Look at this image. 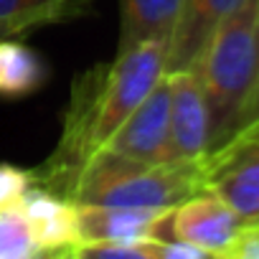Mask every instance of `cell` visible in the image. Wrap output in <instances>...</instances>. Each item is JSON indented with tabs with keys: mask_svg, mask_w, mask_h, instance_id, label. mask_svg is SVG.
<instances>
[{
	"mask_svg": "<svg viewBox=\"0 0 259 259\" xmlns=\"http://www.w3.org/2000/svg\"><path fill=\"white\" fill-rule=\"evenodd\" d=\"M165 71L168 44L143 41L124 51H117L109 64L94 66L92 71L81 74L74 81L59 148L33 181L61 173L89 158L92 153L104 150L114 133L124 124V119L165 76Z\"/></svg>",
	"mask_w": 259,
	"mask_h": 259,
	"instance_id": "obj_1",
	"label": "cell"
},
{
	"mask_svg": "<svg viewBox=\"0 0 259 259\" xmlns=\"http://www.w3.org/2000/svg\"><path fill=\"white\" fill-rule=\"evenodd\" d=\"M33 183L71 203L173 208L206 188V165L203 160L150 165L97 150L76 165Z\"/></svg>",
	"mask_w": 259,
	"mask_h": 259,
	"instance_id": "obj_2",
	"label": "cell"
},
{
	"mask_svg": "<svg viewBox=\"0 0 259 259\" xmlns=\"http://www.w3.org/2000/svg\"><path fill=\"white\" fill-rule=\"evenodd\" d=\"M196 71L208 107V153L229 143L244 114L259 74V0H241L208 38Z\"/></svg>",
	"mask_w": 259,
	"mask_h": 259,
	"instance_id": "obj_3",
	"label": "cell"
},
{
	"mask_svg": "<svg viewBox=\"0 0 259 259\" xmlns=\"http://www.w3.org/2000/svg\"><path fill=\"white\" fill-rule=\"evenodd\" d=\"M206 188L224 198L244 221H259V138L236 133L203 158Z\"/></svg>",
	"mask_w": 259,
	"mask_h": 259,
	"instance_id": "obj_4",
	"label": "cell"
},
{
	"mask_svg": "<svg viewBox=\"0 0 259 259\" xmlns=\"http://www.w3.org/2000/svg\"><path fill=\"white\" fill-rule=\"evenodd\" d=\"M244 219L213 191L203 188L173 208V236L198 246L208 259H229Z\"/></svg>",
	"mask_w": 259,
	"mask_h": 259,
	"instance_id": "obj_5",
	"label": "cell"
},
{
	"mask_svg": "<svg viewBox=\"0 0 259 259\" xmlns=\"http://www.w3.org/2000/svg\"><path fill=\"white\" fill-rule=\"evenodd\" d=\"M104 150L150 165L176 163L170 150V112L165 76L143 99V104L124 119V124L114 133Z\"/></svg>",
	"mask_w": 259,
	"mask_h": 259,
	"instance_id": "obj_6",
	"label": "cell"
},
{
	"mask_svg": "<svg viewBox=\"0 0 259 259\" xmlns=\"http://www.w3.org/2000/svg\"><path fill=\"white\" fill-rule=\"evenodd\" d=\"M170 150L176 163H196L208 155V107L196 66L165 71Z\"/></svg>",
	"mask_w": 259,
	"mask_h": 259,
	"instance_id": "obj_7",
	"label": "cell"
},
{
	"mask_svg": "<svg viewBox=\"0 0 259 259\" xmlns=\"http://www.w3.org/2000/svg\"><path fill=\"white\" fill-rule=\"evenodd\" d=\"M79 244L92 241H138V239H173V208H138V206H97L74 203Z\"/></svg>",
	"mask_w": 259,
	"mask_h": 259,
	"instance_id": "obj_8",
	"label": "cell"
},
{
	"mask_svg": "<svg viewBox=\"0 0 259 259\" xmlns=\"http://www.w3.org/2000/svg\"><path fill=\"white\" fill-rule=\"evenodd\" d=\"M21 206L28 219L33 241L38 246V254H66L79 244V229H76V206L44 188L31 183L21 193Z\"/></svg>",
	"mask_w": 259,
	"mask_h": 259,
	"instance_id": "obj_9",
	"label": "cell"
},
{
	"mask_svg": "<svg viewBox=\"0 0 259 259\" xmlns=\"http://www.w3.org/2000/svg\"><path fill=\"white\" fill-rule=\"evenodd\" d=\"M239 3L241 0H181V13L168 44V71L196 66L208 38Z\"/></svg>",
	"mask_w": 259,
	"mask_h": 259,
	"instance_id": "obj_10",
	"label": "cell"
},
{
	"mask_svg": "<svg viewBox=\"0 0 259 259\" xmlns=\"http://www.w3.org/2000/svg\"><path fill=\"white\" fill-rule=\"evenodd\" d=\"M181 0H119V38L117 51L143 41L170 44Z\"/></svg>",
	"mask_w": 259,
	"mask_h": 259,
	"instance_id": "obj_11",
	"label": "cell"
},
{
	"mask_svg": "<svg viewBox=\"0 0 259 259\" xmlns=\"http://www.w3.org/2000/svg\"><path fill=\"white\" fill-rule=\"evenodd\" d=\"M44 59L16 38H0V97H26L44 87Z\"/></svg>",
	"mask_w": 259,
	"mask_h": 259,
	"instance_id": "obj_12",
	"label": "cell"
},
{
	"mask_svg": "<svg viewBox=\"0 0 259 259\" xmlns=\"http://www.w3.org/2000/svg\"><path fill=\"white\" fill-rule=\"evenodd\" d=\"M89 6L92 0H0V21L21 18L38 28V26L76 18Z\"/></svg>",
	"mask_w": 259,
	"mask_h": 259,
	"instance_id": "obj_13",
	"label": "cell"
},
{
	"mask_svg": "<svg viewBox=\"0 0 259 259\" xmlns=\"http://www.w3.org/2000/svg\"><path fill=\"white\" fill-rule=\"evenodd\" d=\"M31 256L41 254L18 196L16 201L0 203V259H31Z\"/></svg>",
	"mask_w": 259,
	"mask_h": 259,
	"instance_id": "obj_14",
	"label": "cell"
},
{
	"mask_svg": "<svg viewBox=\"0 0 259 259\" xmlns=\"http://www.w3.org/2000/svg\"><path fill=\"white\" fill-rule=\"evenodd\" d=\"M31 183H33V176L28 170H21L13 165H0V203L16 201Z\"/></svg>",
	"mask_w": 259,
	"mask_h": 259,
	"instance_id": "obj_15",
	"label": "cell"
},
{
	"mask_svg": "<svg viewBox=\"0 0 259 259\" xmlns=\"http://www.w3.org/2000/svg\"><path fill=\"white\" fill-rule=\"evenodd\" d=\"M229 259H259V221H244Z\"/></svg>",
	"mask_w": 259,
	"mask_h": 259,
	"instance_id": "obj_16",
	"label": "cell"
},
{
	"mask_svg": "<svg viewBox=\"0 0 259 259\" xmlns=\"http://www.w3.org/2000/svg\"><path fill=\"white\" fill-rule=\"evenodd\" d=\"M239 133H249V135L259 138V74H256V84H254V92H251V99H249V107L244 114V124Z\"/></svg>",
	"mask_w": 259,
	"mask_h": 259,
	"instance_id": "obj_17",
	"label": "cell"
},
{
	"mask_svg": "<svg viewBox=\"0 0 259 259\" xmlns=\"http://www.w3.org/2000/svg\"><path fill=\"white\" fill-rule=\"evenodd\" d=\"M31 28H36V26L28 23V21H21V18H3V21H0V38H13V36L26 33V31H31Z\"/></svg>",
	"mask_w": 259,
	"mask_h": 259,
	"instance_id": "obj_18",
	"label": "cell"
}]
</instances>
